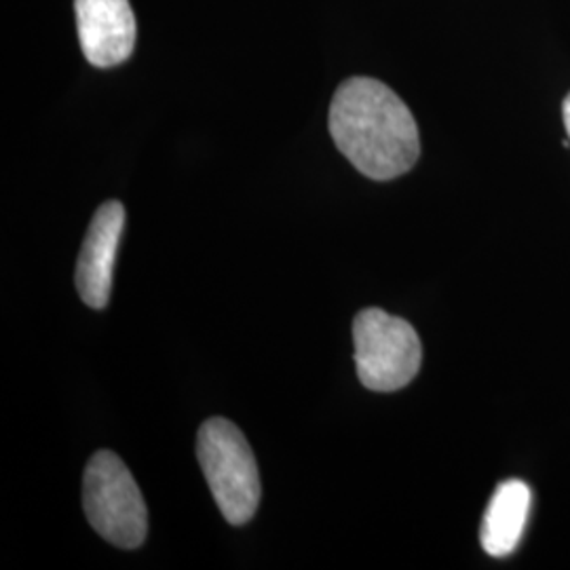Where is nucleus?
Here are the masks:
<instances>
[{"instance_id":"1","label":"nucleus","mask_w":570,"mask_h":570,"mask_svg":"<svg viewBox=\"0 0 570 570\" xmlns=\"http://www.w3.org/2000/svg\"><path fill=\"white\" fill-rule=\"evenodd\" d=\"M327 127L338 150L372 180L400 178L419 161L416 121L385 82L367 77L343 82L332 98Z\"/></svg>"},{"instance_id":"2","label":"nucleus","mask_w":570,"mask_h":570,"mask_svg":"<svg viewBox=\"0 0 570 570\" xmlns=\"http://www.w3.org/2000/svg\"><path fill=\"white\" fill-rule=\"evenodd\" d=\"M197 456L207 487L228 524L242 527L261 503V473L244 433L226 419L205 421L197 435Z\"/></svg>"},{"instance_id":"3","label":"nucleus","mask_w":570,"mask_h":570,"mask_svg":"<svg viewBox=\"0 0 570 570\" xmlns=\"http://www.w3.org/2000/svg\"><path fill=\"white\" fill-rule=\"evenodd\" d=\"M82 508L89 524L108 543L121 550L140 548L148 532V513L142 492L121 459L96 452L82 478Z\"/></svg>"},{"instance_id":"4","label":"nucleus","mask_w":570,"mask_h":570,"mask_svg":"<svg viewBox=\"0 0 570 570\" xmlns=\"http://www.w3.org/2000/svg\"><path fill=\"white\" fill-rule=\"evenodd\" d=\"M355 367L360 383L370 391L389 393L414 381L423 362L416 330L383 308H364L353 322Z\"/></svg>"},{"instance_id":"5","label":"nucleus","mask_w":570,"mask_h":570,"mask_svg":"<svg viewBox=\"0 0 570 570\" xmlns=\"http://www.w3.org/2000/svg\"><path fill=\"white\" fill-rule=\"evenodd\" d=\"M82 56L96 68H112L131 58L136 18L129 0H75Z\"/></svg>"},{"instance_id":"6","label":"nucleus","mask_w":570,"mask_h":570,"mask_svg":"<svg viewBox=\"0 0 570 570\" xmlns=\"http://www.w3.org/2000/svg\"><path fill=\"white\" fill-rule=\"evenodd\" d=\"M125 228V207L119 202L100 205L91 218L77 265V289L82 303L104 308L110 301L115 258Z\"/></svg>"},{"instance_id":"7","label":"nucleus","mask_w":570,"mask_h":570,"mask_svg":"<svg viewBox=\"0 0 570 570\" xmlns=\"http://www.w3.org/2000/svg\"><path fill=\"white\" fill-rule=\"evenodd\" d=\"M530 489L520 480L499 484L482 520L480 541L492 558H505L518 548L530 511Z\"/></svg>"},{"instance_id":"8","label":"nucleus","mask_w":570,"mask_h":570,"mask_svg":"<svg viewBox=\"0 0 570 570\" xmlns=\"http://www.w3.org/2000/svg\"><path fill=\"white\" fill-rule=\"evenodd\" d=\"M562 117H564V127H567V134H569L570 140V94L567 96L564 104H562Z\"/></svg>"}]
</instances>
